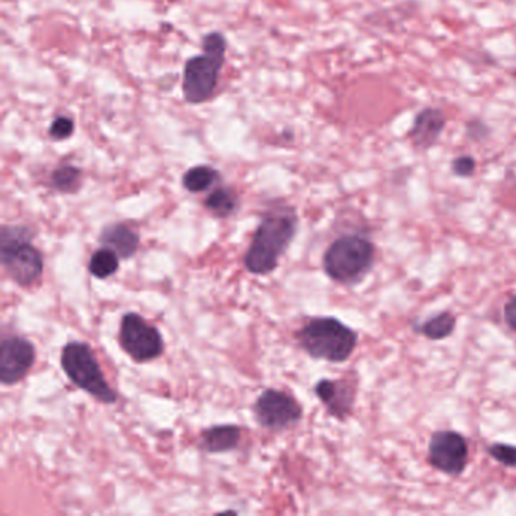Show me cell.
Returning a JSON list of instances; mask_svg holds the SVG:
<instances>
[{
    "label": "cell",
    "mask_w": 516,
    "mask_h": 516,
    "mask_svg": "<svg viewBox=\"0 0 516 516\" xmlns=\"http://www.w3.org/2000/svg\"><path fill=\"white\" fill-rule=\"evenodd\" d=\"M35 364V346L19 335H7L2 339L0 355V382L13 386L28 376Z\"/></svg>",
    "instance_id": "cell-10"
},
{
    "label": "cell",
    "mask_w": 516,
    "mask_h": 516,
    "mask_svg": "<svg viewBox=\"0 0 516 516\" xmlns=\"http://www.w3.org/2000/svg\"><path fill=\"white\" fill-rule=\"evenodd\" d=\"M470 448L467 439L454 430H439L430 438L429 462L447 476H461L468 465Z\"/></svg>",
    "instance_id": "cell-9"
},
{
    "label": "cell",
    "mask_w": 516,
    "mask_h": 516,
    "mask_svg": "<svg viewBox=\"0 0 516 516\" xmlns=\"http://www.w3.org/2000/svg\"><path fill=\"white\" fill-rule=\"evenodd\" d=\"M119 342L123 352L138 364L155 361L164 353V339L158 327L152 326L135 312L123 315Z\"/></svg>",
    "instance_id": "cell-7"
},
{
    "label": "cell",
    "mask_w": 516,
    "mask_h": 516,
    "mask_svg": "<svg viewBox=\"0 0 516 516\" xmlns=\"http://www.w3.org/2000/svg\"><path fill=\"white\" fill-rule=\"evenodd\" d=\"M35 232L29 226H2L0 231V261L8 276L17 285L28 288L43 274V255L32 246Z\"/></svg>",
    "instance_id": "cell-3"
},
{
    "label": "cell",
    "mask_w": 516,
    "mask_h": 516,
    "mask_svg": "<svg viewBox=\"0 0 516 516\" xmlns=\"http://www.w3.org/2000/svg\"><path fill=\"white\" fill-rule=\"evenodd\" d=\"M226 40L218 32L206 35L203 40L202 55L193 56L188 60L184 70L185 100L190 103H203L212 96L218 82V73L224 63Z\"/></svg>",
    "instance_id": "cell-6"
},
{
    "label": "cell",
    "mask_w": 516,
    "mask_h": 516,
    "mask_svg": "<svg viewBox=\"0 0 516 516\" xmlns=\"http://www.w3.org/2000/svg\"><path fill=\"white\" fill-rule=\"evenodd\" d=\"M120 268V256L108 247L96 250L88 262V271L96 279H108L114 276Z\"/></svg>",
    "instance_id": "cell-17"
},
{
    "label": "cell",
    "mask_w": 516,
    "mask_h": 516,
    "mask_svg": "<svg viewBox=\"0 0 516 516\" xmlns=\"http://www.w3.org/2000/svg\"><path fill=\"white\" fill-rule=\"evenodd\" d=\"M299 217L291 206L268 209L244 256V267L255 276H267L279 267L280 258L296 237Z\"/></svg>",
    "instance_id": "cell-1"
},
{
    "label": "cell",
    "mask_w": 516,
    "mask_h": 516,
    "mask_svg": "<svg viewBox=\"0 0 516 516\" xmlns=\"http://www.w3.org/2000/svg\"><path fill=\"white\" fill-rule=\"evenodd\" d=\"M465 137H467L468 141H473V143H483V141H488L489 137H491V128H489L488 123L482 119H471L465 123Z\"/></svg>",
    "instance_id": "cell-21"
},
{
    "label": "cell",
    "mask_w": 516,
    "mask_h": 516,
    "mask_svg": "<svg viewBox=\"0 0 516 516\" xmlns=\"http://www.w3.org/2000/svg\"><path fill=\"white\" fill-rule=\"evenodd\" d=\"M253 414L259 426L282 432L300 423L303 409L293 395L279 389H265L253 405Z\"/></svg>",
    "instance_id": "cell-8"
},
{
    "label": "cell",
    "mask_w": 516,
    "mask_h": 516,
    "mask_svg": "<svg viewBox=\"0 0 516 516\" xmlns=\"http://www.w3.org/2000/svg\"><path fill=\"white\" fill-rule=\"evenodd\" d=\"M241 427L235 424H220L202 430L199 438V448L205 453H227L240 445Z\"/></svg>",
    "instance_id": "cell-14"
},
{
    "label": "cell",
    "mask_w": 516,
    "mask_h": 516,
    "mask_svg": "<svg viewBox=\"0 0 516 516\" xmlns=\"http://www.w3.org/2000/svg\"><path fill=\"white\" fill-rule=\"evenodd\" d=\"M315 394L326 406L329 415L336 420L344 421L352 414L356 401V389L346 379H323L315 385Z\"/></svg>",
    "instance_id": "cell-12"
},
{
    "label": "cell",
    "mask_w": 516,
    "mask_h": 516,
    "mask_svg": "<svg viewBox=\"0 0 516 516\" xmlns=\"http://www.w3.org/2000/svg\"><path fill=\"white\" fill-rule=\"evenodd\" d=\"M476 170V158L473 155H468V153L456 156L451 161V173L457 178H471V176L476 175Z\"/></svg>",
    "instance_id": "cell-20"
},
{
    "label": "cell",
    "mask_w": 516,
    "mask_h": 516,
    "mask_svg": "<svg viewBox=\"0 0 516 516\" xmlns=\"http://www.w3.org/2000/svg\"><path fill=\"white\" fill-rule=\"evenodd\" d=\"M61 367L73 385L78 386L103 405H114L119 400V395L109 386L87 342H67L61 352Z\"/></svg>",
    "instance_id": "cell-5"
},
{
    "label": "cell",
    "mask_w": 516,
    "mask_h": 516,
    "mask_svg": "<svg viewBox=\"0 0 516 516\" xmlns=\"http://www.w3.org/2000/svg\"><path fill=\"white\" fill-rule=\"evenodd\" d=\"M454 329H456V317L451 312H441L417 327L418 332L432 341L448 338Z\"/></svg>",
    "instance_id": "cell-18"
},
{
    "label": "cell",
    "mask_w": 516,
    "mask_h": 516,
    "mask_svg": "<svg viewBox=\"0 0 516 516\" xmlns=\"http://www.w3.org/2000/svg\"><path fill=\"white\" fill-rule=\"evenodd\" d=\"M376 261V247L359 235H344L327 247L323 267L327 276L342 285L361 282Z\"/></svg>",
    "instance_id": "cell-4"
},
{
    "label": "cell",
    "mask_w": 516,
    "mask_h": 516,
    "mask_svg": "<svg viewBox=\"0 0 516 516\" xmlns=\"http://www.w3.org/2000/svg\"><path fill=\"white\" fill-rule=\"evenodd\" d=\"M52 187L64 194L79 191L82 185V171L75 165H61L52 173Z\"/></svg>",
    "instance_id": "cell-19"
},
{
    "label": "cell",
    "mask_w": 516,
    "mask_h": 516,
    "mask_svg": "<svg viewBox=\"0 0 516 516\" xmlns=\"http://www.w3.org/2000/svg\"><path fill=\"white\" fill-rule=\"evenodd\" d=\"M447 114L444 109L436 106H426L415 114L408 140L417 150H429L439 143L445 128H447Z\"/></svg>",
    "instance_id": "cell-11"
},
{
    "label": "cell",
    "mask_w": 516,
    "mask_h": 516,
    "mask_svg": "<svg viewBox=\"0 0 516 516\" xmlns=\"http://www.w3.org/2000/svg\"><path fill=\"white\" fill-rule=\"evenodd\" d=\"M238 196L231 188H215L205 199V208L218 218H227L237 212Z\"/></svg>",
    "instance_id": "cell-15"
},
{
    "label": "cell",
    "mask_w": 516,
    "mask_h": 516,
    "mask_svg": "<svg viewBox=\"0 0 516 516\" xmlns=\"http://www.w3.org/2000/svg\"><path fill=\"white\" fill-rule=\"evenodd\" d=\"M489 456L506 467L516 468V447L507 444H494L488 448Z\"/></svg>",
    "instance_id": "cell-22"
},
{
    "label": "cell",
    "mask_w": 516,
    "mask_h": 516,
    "mask_svg": "<svg viewBox=\"0 0 516 516\" xmlns=\"http://www.w3.org/2000/svg\"><path fill=\"white\" fill-rule=\"evenodd\" d=\"M504 320L507 326L516 332V296H513L504 306Z\"/></svg>",
    "instance_id": "cell-24"
},
{
    "label": "cell",
    "mask_w": 516,
    "mask_h": 516,
    "mask_svg": "<svg viewBox=\"0 0 516 516\" xmlns=\"http://www.w3.org/2000/svg\"><path fill=\"white\" fill-rule=\"evenodd\" d=\"M99 243L114 250L120 259H131L140 247V235L126 223L106 224L100 232Z\"/></svg>",
    "instance_id": "cell-13"
},
{
    "label": "cell",
    "mask_w": 516,
    "mask_h": 516,
    "mask_svg": "<svg viewBox=\"0 0 516 516\" xmlns=\"http://www.w3.org/2000/svg\"><path fill=\"white\" fill-rule=\"evenodd\" d=\"M300 347L318 361L341 364L358 346V333L333 317L311 318L297 332Z\"/></svg>",
    "instance_id": "cell-2"
},
{
    "label": "cell",
    "mask_w": 516,
    "mask_h": 516,
    "mask_svg": "<svg viewBox=\"0 0 516 516\" xmlns=\"http://www.w3.org/2000/svg\"><path fill=\"white\" fill-rule=\"evenodd\" d=\"M73 131H75V122L70 117H58L53 120L52 126H50V137L55 140H66V138L72 137Z\"/></svg>",
    "instance_id": "cell-23"
},
{
    "label": "cell",
    "mask_w": 516,
    "mask_h": 516,
    "mask_svg": "<svg viewBox=\"0 0 516 516\" xmlns=\"http://www.w3.org/2000/svg\"><path fill=\"white\" fill-rule=\"evenodd\" d=\"M218 181H220V173L209 165H197V167L190 168L182 178L185 190L196 194L209 190Z\"/></svg>",
    "instance_id": "cell-16"
}]
</instances>
